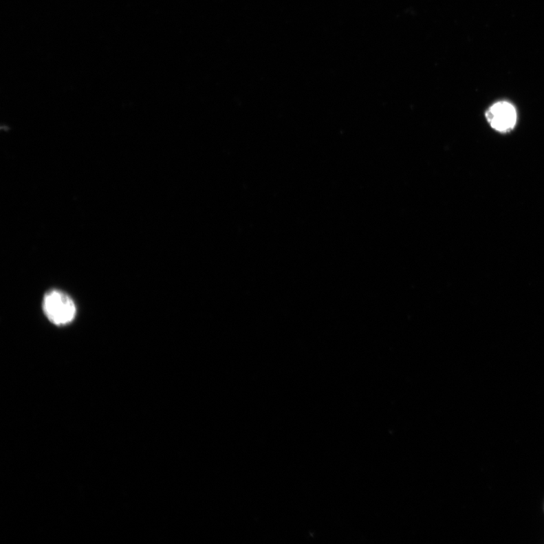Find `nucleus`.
Here are the masks:
<instances>
[{
    "instance_id": "2",
    "label": "nucleus",
    "mask_w": 544,
    "mask_h": 544,
    "mask_svg": "<svg viewBox=\"0 0 544 544\" xmlns=\"http://www.w3.org/2000/svg\"><path fill=\"white\" fill-rule=\"evenodd\" d=\"M486 117L490 126L500 132H507L512 129L517 118L514 107L505 102L490 107Z\"/></svg>"
},
{
    "instance_id": "1",
    "label": "nucleus",
    "mask_w": 544,
    "mask_h": 544,
    "mask_svg": "<svg viewBox=\"0 0 544 544\" xmlns=\"http://www.w3.org/2000/svg\"><path fill=\"white\" fill-rule=\"evenodd\" d=\"M45 316L56 326H64L74 320L76 307L72 298L63 291L52 290L45 294L43 301Z\"/></svg>"
}]
</instances>
